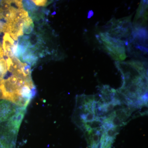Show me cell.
I'll return each mask as SVG.
<instances>
[{"label": "cell", "instance_id": "10", "mask_svg": "<svg viewBox=\"0 0 148 148\" xmlns=\"http://www.w3.org/2000/svg\"><path fill=\"white\" fill-rule=\"evenodd\" d=\"M32 1L38 6H45L47 5L48 2V1L46 0H34Z\"/></svg>", "mask_w": 148, "mask_h": 148}, {"label": "cell", "instance_id": "3", "mask_svg": "<svg viewBox=\"0 0 148 148\" xmlns=\"http://www.w3.org/2000/svg\"><path fill=\"white\" fill-rule=\"evenodd\" d=\"M96 38L104 50L116 61H123L126 58L125 45L123 41L115 38L107 32H101Z\"/></svg>", "mask_w": 148, "mask_h": 148}, {"label": "cell", "instance_id": "4", "mask_svg": "<svg viewBox=\"0 0 148 148\" xmlns=\"http://www.w3.org/2000/svg\"><path fill=\"white\" fill-rule=\"evenodd\" d=\"M132 15L116 19L112 18L106 25L107 32L111 36L123 41L127 45L132 32Z\"/></svg>", "mask_w": 148, "mask_h": 148}, {"label": "cell", "instance_id": "12", "mask_svg": "<svg viewBox=\"0 0 148 148\" xmlns=\"http://www.w3.org/2000/svg\"><path fill=\"white\" fill-rule=\"evenodd\" d=\"M4 55V52L3 50V47L2 46L0 42V59L3 58Z\"/></svg>", "mask_w": 148, "mask_h": 148}, {"label": "cell", "instance_id": "7", "mask_svg": "<svg viewBox=\"0 0 148 148\" xmlns=\"http://www.w3.org/2000/svg\"><path fill=\"white\" fill-rule=\"evenodd\" d=\"M18 45V41L14 40L8 33H5L2 46L5 55L10 58L14 56Z\"/></svg>", "mask_w": 148, "mask_h": 148}, {"label": "cell", "instance_id": "11", "mask_svg": "<svg viewBox=\"0 0 148 148\" xmlns=\"http://www.w3.org/2000/svg\"><path fill=\"white\" fill-rule=\"evenodd\" d=\"M4 80V79H3L0 78V100L1 99H3V92L1 88L3 82Z\"/></svg>", "mask_w": 148, "mask_h": 148}, {"label": "cell", "instance_id": "2", "mask_svg": "<svg viewBox=\"0 0 148 148\" xmlns=\"http://www.w3.org/2000/svg\"><path fill=\"white\" fill-rule=\"evenodd\" d=\"M116 68L123 77L121 88L134 84L147 83V71L145 64L140 61H116Z\"/></svg>", "mask_w": 148, "mask_h": 148}, {"label": "cell", "instance_id": "8", "mask_svg": "<svg viewBox=\"0 0 148 148\" xmlns=\"http://www.w3.org/2000/svg\"><path fill=\"white\" fill-rule=\"evenodd\" d=\"M6 61L4 58L0 59V78H3L7 72Z\"/></svg>", "mask_w": 148, "mask_h": 148}, {"label": "cell", "instance_id": "1", "mask_svg": "<svg viewBox=\"0 0 148 148\" xmlns=\"http://www.w3.org/2000/svg\"><path fill=\"white\" fill-rule=\"evenodd\" d=\"M1 88L3 100L24 108H26L36 92L32 78H24L15 75L4 80Z\"/></svg>", "mask_w": 148, "mask_h": 148}, {"label": "cell", "instance_id": "5", "mask_svg": "<svg viewBox=\"0 0 148 148\" xmlns=\"http://www.w3.org/2000/svg\"><path fill=\"white\" fill-rule=\"evenodd\" d=\"M147 20L148 1H141L132 23V27L147 28Z\"/></svg>", "mask_w": 148, "mask_h": 148}, {"label": "cell", "instance_id": "6", "mask_svg": "<svg viewBox=\"0 0 148 148\" xmlns=\"http://www.w3.org/2000/svg\"><path fill=\"white\" fill-rule=\"evenodd\" d=\"M17 107L6 100L0 101V123L9 120L18 111Z\"/></svg>", "mask_w": 148, "mask_h": 148}, {"label": "cell", "instance_id": "9", "mask_svg": "<svg viewBox=\"0 0 148 148\" xmlns=\"http://www.w3.org/2000/svg\"><path fill=\"white\" fill-rule=\"evenodd\" d=\"M0 148H10V146L5 138L0 137Z\"/></svg>", "mask_w": 148, "mask_h": 148}]
</instances>
